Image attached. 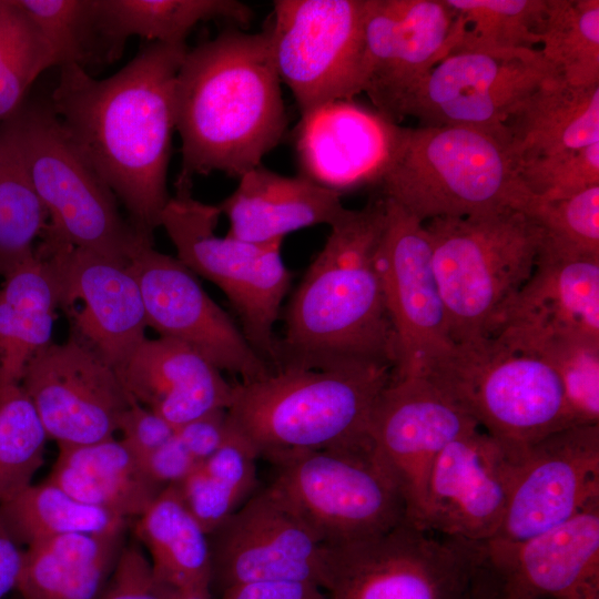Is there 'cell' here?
I'll return each mask as SVG.
<instances>
[{"mask_svg":"<svg viewBox=\"0 0 599 599\" xmlns=\"http://www.w3.org/2000/svg\"><path fill=\"white\" fill-rule=\"evenodd\" d=\"M187 49L186 44L151 42L101 80L81 65H63L49 102L72 141L124 205L136 234L150 243L170 200L175 87Z\"/></svg>","mask_w":599,"mask_h":599,"instance_id":"1","label":"cell"},{"mask_svg":"<svg viewBox=\"0 0 599 599\" xmlns=\"http://www.w3.org/2000/svg\"><path fill=\"white\" fill-rule=\"evenodd\" d=\"M386 199L344 209L285 311L274 369L329 368L358 362L397 364L377 254Z\"/></svg>","mask_w":599,"mask_h":599,"instance_id":"2","label":"cell"},{"mask_svg":"<svg viewBox=\"0 0 599 599\" xmlns=\"http://www.w3.org/2000/svg\"><path fill=\"white\" fill-rule=\"evenodd\" d=\"M268 30H226L187 49L176 78L179 180L241 177L282 140L286 111Z\"/></svg>","mask_w":599,"mask_h":599,"instance_id":"3","label":"cell"},{"mask_svg":"<svg viewBox=\"0 0 599 599\" xmlns=\"http://www.w3.org/2000/svg\"><path fill=\"white\" fill-rule=\"evenodd\" d=\"M393 378V366L373 362L276 368L261 379L233 383L227 417L267 460L308 450L374 449V410Z\"/></svg>","mask_w":599,"mask_h":599,"instance_id":"4","label":"cell"},{"mask_svg":"<svg viewBox=\"0 0 599 599\" xmlns=\"http://www.w3.org/2000/svg\"><path fill=\"white\" fill-rule=\"evenodd\" d=\"M378 186L423 223L505 207L522 211L531 196L517 175L505 129L469 125L407 128Z\"/></svg>","mask_w":599,"mask_h":599,"instance_id":"5","label":"cell"},{"mask_svg":"<svg viewBox=\"0 0 599 599\" xmlns=\"http://www.w3.org/2000/svg\"><path fill=\"white\" fill-rule=\"evenodd\" d=\"M423 376L498 438L530 446L571 426L554 366L507 331L454 343Z\"/></svg>","mask_w":599,"mask_h":599,"instance_id":"6","label":"cell"},{"mask_svg":"<svg viewBox=\"0 0 599 599\" xmlns=\"http://www.w3.org/2000/svg\"><path fill=\"white\" fill-rule=\"evenodd\" d=\"M424 225L453 342L483 335L530 278L545 230L512 207Z\"/></svg>","mask_w":599,"mask_h":599,"instance_id":"7","label":"cell"},{"mask_svg":"<svg viewBox=\"0 0 599 599\" xmlns=\"http://www.w3.org/2000/svg\"><path fill=\"white\" fill-rule=\"evenodd\" d=\"M28 173L49 217L43 242L129 263L145 244L118 199L83 155L49 102H26L8 119Z\"/></svg>","mask_w":599,"mask_h":599,"instance_id":"8","label":"cell"},{"mask_svg":"<svg viewBox=\"0 0 599 599\" xmlns=\"http://www.w3.org/2000/svg\"><path fill=\"white\" fill-rule=\"evenodd\" d=\"M267 488L326 546L385 534L407 521L402 490L374 449L282 455Z\"/></svg>","mask_w":599,"mask_h":599,"instance_id":"9","label":"cell"},{"mask_svg":"<svg viewBox=\"0 0 599 599\" xmlns=\"http://www.w3.org/2000/svg\"><path fill=\"white\" fill-rule=\"evenodd\" d=\"M191 186L190 181L176 180L175 195L170 196L160 226L174 245L176 258L225 294L244 336L274 369V326L292 280L281 254L282 242L254 244L216 235L219 205L195 200Z\"/></svg>","mask_w":599,"mask_h":599,"instance_id":"10","label":"cell"},{"mask_svg":"<svg viewBox=\"0 0 599 599\" xmlns=\"http://www.w3.org/2000/svg\"><path fill=\"white\" fill-rule=\"evenodd\" d=\"M483 541L408 521L364 540L328 546V599H475Z\"/></svg>","mask_w":599,"mask_h":599,"instance_id":"11","label":"cell"},{"mask_svg":"<svg viewBox=\"0 0 599 599\" xmlns=\"http://www.w3.org/2000/svg\"><path fill=\"white\" fill-rule=\"evenodd\" d=\"M366 0H276L267 28L281 82L300 114L361 93Z\"/></svg>","mask_w":599,"mask_h":599,"instance_id":"12","label":"cell"},{"mask_svg":"<svg viewBox=\"0 0 599 599\" xmlns=\"http://www.w3.org/2000/svg\"><path fill=\"white\" fill-rule=\"evenodd\" d=\"M528 447L481 428L450 441L433 464L414 526L467 541L493 539L505 518Z\"/></svg>","mask_w":599,"mask_h":599,"instance_id":"13","label":"cell"},{"mask_svg":"<svg viewBox=\"0 0 599 599\" xmlns=\"http://www.w3.org/2000/svg\"><path fill=\"white\" fill-rule=\"evenodd\" d=\"M457 42L445 0H366L361 93L399 124L430 70Z\"/></svg>","mask_w":599,"mask_h":599,"instance_id":"14","label":"cell"},{"mask_svg":"<svg viewBox=\"0 0 599 599\" xmlns=\"http://www.w3.org/2000/svg\"><path fill=\"white\" fill-rule=\"evenodd\" d=\"M377 265L396 337L394 378L424 375L454 342L425 225L388 199Z\"/></svg>","mask_w":599,"mask_h":599,"instance_id":"15","label":"cell"},{"mask_svg":"<svg viewBox=\"0 0 599 599\" xmlns=\"http://www.w3.org/2000/svg\"><path fill=\"white\" fill-rule=\"evenodd\" d=\"M552 78L560 77L539 49L451 52L424 79L407 116L424 126L501 130L515 109Z\"/></svg>","mask_w":599,"mask_h":599,"instance_id":"16","label":"cell"},{"mask_svg":"<svg viewBox=\"0 0 599 599\" xmlns=\"http://www.w3.org/2000/svg\"><path fill=\"white\" fill-rule=\"evenodd\" d=\"M143 298L148 327L182 343L221 372L248 383L273 372L229 314L176 257L142 245L128 263Z\"/></svg>","mask_w":599,"mask_h":599,"instance_id":"17","label":"cell"},{"mask_svg":"<svg viewBox=\"0 0 599 599\" xmlns=\"http://www.w3.org/2000/svg\"><path fill=\"white\" fill-rule=\"evenodd\" d=\"M20 385L48 437L58 445L114 437L134 400L119 374L77 336L40 349L27 365Z\"/></svg>","mask_w":599,"mask_h":599,"instance_id":"18","label":"cell"},{"mask_svg":"<svg viewBox=\"0 0 599 599\" xmlns=\"http://www.w3.org/2000/svg\"><path fill=\"white\" fill-rule=\"evenodd\" d=\"M212 582L221 590L251 581L312 582L323 590L328 546L267 488L209 534Z\"/></svg>","mask_w":599,"mask_h":599,"instance_id":"19","label":"cell"},{"mask_svg":"<svg viewBox=\"0 0 599 599\" xmlns=\"http://www.w3.org/2000/svg\"><path fill=\"white\" fill-rule=\"evenodd\" d=\"M480 576L501 599H599V502L524 540L483 541Z\"/></svg>","mask_w":599,"mask_h":599,"instance_id":"20","label":"cell"},{"mask_svg":"<svg viewBox=\"0 0 599 599\" xmlns=\"http://www.w3.org/2000/svg\"><path fill=\"white\" fill-rule=\"evenodd\" d=\"M479 428L429 378H393L375 407L370 436L376 453L395 477L407 521L420 516L430 469L456 438Z\"/></svg>","mask_w":599,"mask_h":599,"instance_id":"21","label":"cell"},{"mask_svg":"<svg viewBox=\"0 0 599 599\" xmlns=\"http://www.w3.org/2000/svg\"><path fill=\"white\" fill-rule=\"evenodd\" d=\"M406 129L354 99L314 106L301 114L294 131L300 175L339 194L379 185Z\"/></svg>","mask_w":599,"mask_h":599,"instance_id":"22","label":"cell"},{"mask_svg":"<svg viewBox=\"0 0 599 599\" xmlns=\"http://www.w3.org/2000/svg\"><path fill=\"white\" fill-rule=\"evenodd\" d=\"M599 502V424L554 432L528 447L502 524L493 539L546 531Z\"/></svg>","mask_w":599,"mask_h":599,"instance_id":"23","label":"cell"},{"mask_svg":"<svg viewBox=\"0 0 599 599\" xmlns=\"http://www.w3.org/2000/svg\"><path fill=\"white\" fill-rule=\"evenodd\" d=\"M59 268L62 305L77 337L118 374L146 338L140 286L129 265L101 254L44 242Z\"/></svg>","mask_w":599,"mask_h":599,"instance_id":"24","label":"cell"},{"mask_svg":"<svg viewBox=\"0 0 599 599\" xmlns=\"http://www.w3.org/2000/svg\"><path fill=\"white\" fill-rule=\"evenodd\" d=\"M599 342V254L545 232L534 272L484 333Z\"/></svg>","mask_w":599,"mask_h":599,"instance_id":"25","label":"cell"},{"mask_svg":"<svg viewBox=\"0 0 599 599\" xmlns=\"http://www.w3.org/2000/svg\"><path fill=\"white\" fill-rule=\"evenodd\" d=\"M119 376L129 395L174 428L227 409L233 384L201 354L176 341L145 338Z\"/></svg>","mask_w":599,"mask_h":599,"instance_id":"26","label":"cell"},{"mask_svg":"<svg viewBox=\"0 0 599 599\" xmlns=\"http://www.w3.org/2000/svg\"><path fill=\"white\" fill-rule=\"evenodd\" d=\"M240 179L219 207L230 222L227 235L271 244L297 230L332 225L344 211L337 192L298 176H285L262 165Z\"/></svg>","mask_w":599,"mask_h":599,"instance_id":"27","label":"cell"},{"mask_svg":"<svg viewBox=\"0 0 599 599\" xmlns=\"http://www.w3.org/2000/svg\"><path fill=\"white\" fill-rule=\"evenodd\" d=\"M0 288V386L20 384L27 365L51 343L62 284L53 257L34 248Z\"/></svg>","mask_w":599,"mask_h":599,"instance_id":"28","label":"cell"},{"mask_svg":"<svg viewBox=\"0 0 599 599\" xmlns=\"http://www.w3.org/2000/svg\"><path fill=\"white\" fill-rule=\"evenodd\" d=\"M516 169L521 163L599 142V85L546 81L504 123Z\"/></svg>","mask_w":599,"mask_h":599,"instance_id":"29","label":"cell"},{"mask_svg":"<svg viewBox=\"0 0 599 599\" xmlns=\"http://www.w3.org/2000/svg\"><path fill=\"white\" fill-rule=\"evenodd\" d=\"M58 447L47 479L81 502L125 519L138 518L164 489L121 439Z\"/></svg>","mask_w":599,"mask_h":599,"instance_id":"30","label":"cell"},{"mask_svg":"<svg viewBox=\"0 0 599 599\" xmlns=\"http://www.w3.org/2000/svg\"><path fill=\"white\" fill-rule=\"evenodd\" d=\"M124 530L69 534L24 549L22 599H99L124 545Z\"/></svg>","mask_w":599,"mask_h":599,"instance_id":"31","label":"cell"},{"mask_svg":"<svg viewBox=\"0 0 599 599\" xmlns=\"http://www.w3.org/2000/svg\"><path fill=\"white\" fill-rule=\"evenodd\" d=\"M93 6L98 38L111 62L134 35L183 45L200 22L225 19L248 26L253 18L252 9L236 0H93Z\"/></svg>","mask_w":599,"mask_h":599,"instance_id":"32","label":"cell"},{"mask_svg":"<svg viewBox=\"0 0 599 599\" xmlns=\"http://www.w3.org/2000/svg\"><path fill=\"white\" fill-rule=\"evenodd\" d=\"M134 532L149 554L154 575L176 592L210 591L209 535L175 485L165 487L138 517Z\"/></svg>","mask_w":599,"mask_h":599,"instance_id":"33","label":"cell"},{"mask_svg":"<svg viewBox=\"0 0 599 599\" xmlns=\"http://www.w3.org/2000/svg\"><path fill=\"white\" fill-rule=\"evenodd\" d=\"M0 519L12 539L27 547L69 534L125 530L128 519L73 498L44 480L0 504Z\"/></svg>","mask_w":599,"mask_h":599,"instance_id":"34","label":"cell"},{"mask_svg":"<svg viewBox=\"0 0 599 599\" xmlns=\"http://www.w3.org/2000/svg\"><path fill=\"white\" fill-rule=\"evenodd\" d=\"M257 458L251 445L232 429L217 451L175 485L207 535L255 494Z\"/></svg>","mask_w":599,"mask_h":599,"instance_id":"35","label":"cell"},{"mask_svg":"<svg viewBox=\"0 0 599 599\" xmlns=\"http://www.w3.org/2000/svg\"><path fill=\"white\" fill-rule=\"evenodd\" d=\"M455 13L451 52L539 49L547 0H445Z\"/></svg>","mask_w":599,"mask_h":599,"instance_id":"36","label":"cell"},{"mask_svg":"<svg viewBox=\"0 0 599 599\" xmlns=\"http://www.w3.org/2000/svg\"><path fill=\"white\" fill-rule=\"evenodd\" d=\"M48 220L6 120L0 124V275L33 254V243L42 236Z\"/></svg>","mask_w":599,"mask_h":599,"instance_id":"37","label":"cell"},{"mask_svg":"<svg viewBox=\"0 0 599 599\" xmlns=\"http://www.w3.org/2000/svg\"><path fill=\"white\" fill-rule=\"evenodd\" d=\"M539 50L567 84L599 85V1L547 0Z\"/></svg>","mask_w":599,"mask_h":599,"instance_id":"38","label":"cell"},{"mask_svg":"<svg viewBox=\"0 0 599 599\" xmlns=\"http://www.w3.org/2000/svg\"><path fill=\"white\" fill-rule=\"evenodd\" d=\"M57 67L52 51L17 0H0V124L24 103L34 81Z\"/></svg>","mask_w":599,"mask_h":599,"instance_id":"39","label":"cell"},{"mask_svg":"<svg viewBox=\"0 0 599 599\" xmlns=\"http://www.w3.org/2000/svg\"><path fill=\"white\" fill-rule=\"evenodd\" d=\"M48 438L22 386H0V504L31 485Z\"/></svg>","mask_w":599,"mask_h":599,"instance_id":"40","label":"cell"},{"mask_svg":"<svg viewBox=\"0 0 599 599\" xmlns=\"http://www.w3.org/2000/svg\"><path fill=\"white\" fill-rule=\"evenodd\" d=\"M515 335L539 351L556 369L571 426L598 425L599 342L568 336Z\"/></svg>","mask_w":599,"mask_h":599,"instance_id":"41","label":"cell"},{"mask_svg":"<svg viewBox=\"0 0 599 599\" xmlns=\"http://www.w3.org/2000/svg\"><path fill=\"white\" fill-rule=\"evenodd\" d=\"M33 21L55 60V65L84 68L99 41L93 0H17Z\"/></svg>","mask_w":599,"mask_h":599,"instance_id":"42","label":"cell"},{"mask_svg":"<svg viewBox=\"0 0 599 599\" xmlns=\"http://www.w3.org/2000/svg\"><path fill=\"white\" fill-rule=\"evenodd\" d=\"M522 212L548 235L599 254V185L556 199L531 194Z\"/></svg>","mask_w":599,"mask_h":599,"instance_id":"43","label":"cell"},{"mask_svg":"<svg viewBox=\"0 0 599 599\" xmlns=\"http://www.w3.org/2000/svg\"><path fill=\"white\" fill-rule=\"evenodd\" d=\"M517 175L534 195L564 197L599 185V142L521 163Z\"/></svg>","mask_w":599,"mask_h":599,"instance_id":"44","label":"cell"},{"mask_svg":"<svg viewBox=\"0 0 599 599\" xmlns=\"http://www.w3.org/2000/svg\"><path fill=\"white\" fill-rule=\"evenodd\" d=\"M176 593L158 579L149 557L133 541L123 545L99 599H174Z\"/></svg>","mask_w":599,"mask_h":599,"instance_id":"45","label":"cell"},{"mask_svg":"<svg viewBox=\"0 0 599 599\" xmlns=\"http://www.w3.org/2000/svg\"><path fill=\"white\" fill-rule=\"evenodd\" d=\"M119 432L123 444L140 459L145 458L175 433V428L148 407L133 400L124 412Z\"/></svg>","mask_w":599,"mask_h":599,"instance_id":"46","label":"cell"},{"mask_svg":"<svg viewBox=\"0 0 599 599\" xmlns=\"http://www.w3.org/2000/svg\"><path fill=\"white\" fill-rule=\"evenodd\" d=\"M231 433L226 409L210 412L175 428L176 436L197 463L217 451Z\"/></svg>","mask_w":599,"mask_h":599,"instance_id":"47","label":"cell"},{"mask_svg":"<svg viewBox=\"0 0 599 599\" xmlns=\"http://www.w3.org/2000/svg\"><path fill=\"white\" fill-rule=\"evenodd\" d=\"M141 461L148 475L162 488L179 485L199 464L175 433Z\"/></svg>","mask_w":599,"mask_h":599,"instance_id":"48","label":"cell"},{"mask_svg":"<svg viewBox=\"0 0 599 599\" xmlns=\"http://www.w3.org/2000/svg\"><path fill=\"white\" fill-rule=\"evenodd\" d=\"M221 599H328L315 583L293 580L251 581L231 586Z\"/></svg>","mask_w":599,"mask_h":599,"instance_id":"49","label":"cell"},{"mask_svg":"<svg viewBox=\"0 0 599 599\" xmlns=\"http://www.w3.org/2000/svg\"><path fill=\"white\" fill-rule=\"evenodd\" d=\"M24 550L12 539L0 519V599L17 589Z\"/></svg>","mask_w":599,"mask_h":599,"instance_id":"50","label":"cell"},{"mask_svg":"<svg viewBox=\"0 0 599 599\" xmlns=\"http://www.w3.org/2000/svg\"><path fill=\"white\" fill-rule=\"evenodd\" d=\"M174 599H211L210 591L177 592Z\"/></svg>","mask_w":599,"mask_h":599,"instance_id":"51","label":"cell"},{"mask_svg":"<svg viewBox=\"0 0 599 599\" xmlns=\"http://www.w3.org/2000/svg\"><path fill=\"white\" fill-rule=\"evenodd\" d=\"M475 599H501V598L490 591L479 590L476 592Z\"/></svg>","mask_w":599,"mask_h":599,"instance_id":"52","label":"cell"}]
</instances>
